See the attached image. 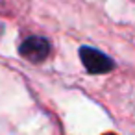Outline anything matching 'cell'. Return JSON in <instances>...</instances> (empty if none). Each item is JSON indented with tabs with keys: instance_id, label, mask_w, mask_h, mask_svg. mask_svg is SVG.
Wrapping results in <instances>:
<instances>
[{
	"instance_id": "obj_1",
	"label": "cell",
	"mask_w": 135,
	"mask_h": 135,
	"mask_svg": "<svg viewBox=\"0 0 135 135\" xmlns=\"http://www.w3.org/2000/svg\"><path fill=\"white\" fill-rule=\"evenodd\" d=\"M80 59H81L83 67L87 69V72H91V74H105V72L113 70V67H115V63L109 56H105L98 48H91V46L80 48Z\"/></svg>"
},
{
	"instance_id": "obj_3",
	"label": "cell",
	"mask_w": 135,
	"mask_h": 135,
	"mask_svg": "<svg viewBox=\"0 0 135 135\" xmlns=\"http://www.w3.org/2000/svg\"><path fill=\"white\" fill-rule=\"evenodd\" d=\"M2 30H4V28H2V24H0V35H2Z\"/></svg>"
},
{
	"instance_id": "obj_2",
	"label": "cell",
	"mask_w": 135,
	"mask_h": 135,
	"mask_svg": "<svg viewBox=\"0 0 135 135\" xmlns=\"http://www.w3.org/2000/svg\"><path fill=\"white\" fill-rule=\"evenodd\" d=\"M19 52L24 59H28L32 63H41L50 54V41L41 35H30L21 43Z\"/></svg>"
},
{
	"instance_id": "obj_4",
	"label": "cell",
	"mask_w": 135,
	"mask_h": 135,
	"mask_svg": "<svg viewBox=\"0 0 135 135\" xmlns=\"http://www.w3.org/2000/svg\"><path fill=\"white\" fill-rule=\"evenodd\" d=\"M104 135H117V133H104Z\"/></svg>"
}]
</instances>
